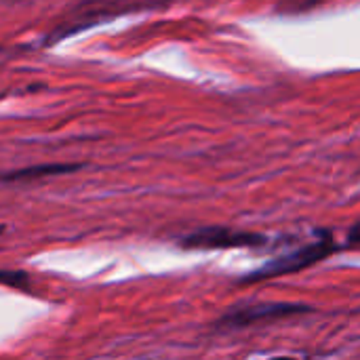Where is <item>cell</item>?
<instances>
[{"label": "cell", "mask_w": 360, "mask_h": 360, "mask_svg": "<svg viewBox=\"0 0 360 360\" xmlns=\"http://www.w3.org/2000/svg\"><path fill=\"white\" fill-rule=\"evenodd\" d=\"M335 251H338V247L333 243V236L331 234H325L319 240L295 249L293 253H287L283 257H276V259L268 262L259 270H255L249 276H245L240 281V285H253V283H259V281H268V278H278V276H285V274L302 272V270H306V268H310V266L327 259Z\"/></svg>", "instance_id": "1"}, {"label": "cell", "mask_w": 360, "mask_h": 360, "mask_svg": "<svg viewBox=\"0 0 360 360\" xmlns=\"http://www.w3.org/2000/svg\"><path fill=\"white\" fill-rule=\"evenodd\" d=\"M0 232H2V228H0Z\"/></svg>", "instance_id": "8"}, {"label": "cell", "mask_w": 360, "mask_h": 360, "mask_svg": "<svg viewBox=\"0 0 360 360\" xmlns=\"http://www.w3.org/2000/svg\"><path fill=\"white\" fill-rule=\"evenodd\" d=\"M266 245V236L257 232H243L230 228H200L181 240L184 249H253Z\"/></svg>", "instance_id": "2"}, {"label": "cell", "mask_w": 360, "mask_h": 360, "mask_svg": "<svg viewBox=\"0 0 360 360\" xmlns=\"http://www.w3.org/2000/svg\"><path fill=\"white\" fill-rule=\"evenodd\" d=\"M310 312L308 306L302 304H257L249 308H236L230 314L221 319L224 327H249L266 319H285V316H295V314H306Z\"/></svg>", "instance_id": "3"}, {"label": "cell", "mask_w": 360, "mask_h": 360, "mask_svg": "<svg viewBox=\"0 0 360 360\" xmlns=\"http://www.w3.org/2000/svg\"><path fill=\"white\" fill-rule=\"evenodd\" d=\"M0 283H4L6 287H15V289H27L30 276L19 270H0Z\"/></svg>", "instance_id": "5"}, {"label": "cell", "mask_w": 360, "mask_h": 360, "mask_svg": "<svg viewBox=\"0 0 360 360\" xmlns=\"http://www.w3.org/2000/svg\"><path fill=\"white\" fill-rule=\"evenodd\" d=\"M78 165H38V167H27L17 173L4 175V179H36V177H51V175H61V173H72L76 171Z\"/></svg>", "instance_id": "4"}, {"label": "cell", "mask_w": 360, "mask_h": 360, "mask_svg": "<svg viewBox=\"0 0 360 360\" xmlns=\"http://www.w3.org/2000/svg\"><path fill=\"white\" fill-rule=\"evenodd\" d=\"M272 360H295V359H291V356H278V359H272Z\"/></svg>", "instance_id": "7"}, {"label": "cell", "mask_w": 360, "mask_h": 360, "mask_svg": "<svg viewBox=\"0 0 360 360\" xmlns=\"http://www.w3.org/2000/svg\"><path fill=\"white\" fill-rule=\"evenodd\" d=\"M348 240L352 245H360V224H356L350 232H348Z\"/></svg>", "instance_id": "6"}]
</instances>
